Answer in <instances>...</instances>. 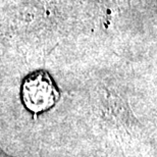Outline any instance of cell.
Returning a JSON list of instances; mask_svg holds the SVG:
<instances>
[{"label":"cell","instance_id":"1","mask_svg":"<svg viewBox=\"0 0 157 157\" xmlns=\"http://www.w3.org/2000/svg\"><path fill=\"white\" fill-rule=\"evenodd\" d=\"M21 99L34 113L48 110L59 100V91L54 81L45 71L28 75L21 85Z\"/></svg>","mask_w":157,"mask_h":157}]
</instances>
